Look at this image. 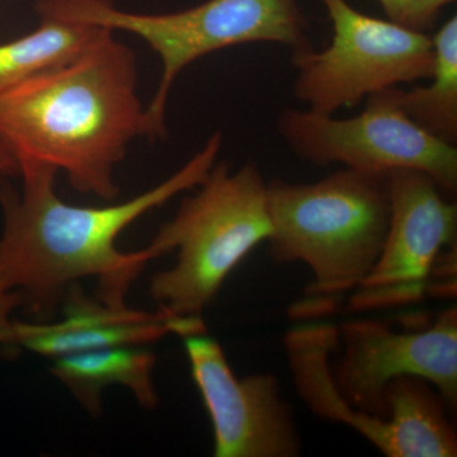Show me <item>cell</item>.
Segmentation results:
<instances>
[{"instance_id":"6da1fadb","label":"cell","mask_w":457,"mask_h":457,"mask_svg":"<svg viewBox=\"0 0 457 457\" xmlns=\"http://www.w3.org/2000/svg\"><path fill=\"white\" fill-rule=\"evenodd\" d=\"M222 134L216 131L191 159L155 187L110 206H78L56 192L59 171L21 164L22 189L0 183V290L22 297L32 314L51 317L71 285L98 279L97 297L126 305V294L149 258L145 249L120 251L119 237L141 216L196 188L218 162Z\"/></svg>"},{"instance_id":"7a4b0ae2","label":"cell","mask_w":457,"mask_h":457,"mask_svg":"<svg viewBox=\"0 0 457 457\" xmlns=\"http://www.w3.org/2000/svg\"><path fill=\"white\" fill-rule=\"evenodd\" d=\"M0 135L18 161L64 171L80 194L119 196L114 174L137 139L162 140L139 93L137 55L104 29L64 64L0 95Z\"/></svg>"},{"instance_id":"3957f363","label":"cell","mask_w":457,"mask_h":457,"mask_svg":"<svg viewBox=\"0 0 457 457\" xmlns=\"http://www.w3.org/2000/svg\"><path fill=\"white\" fill-rule=\"evenodd\" d=\"M267 201L270 257L305 263L311 296L352 293L374 269L392 213L389 173L343 167L315 183L275 179Z\"/></svg>"},{"instance_id":"277c9868","label":"cell","mask_w":457,"mask_h":457,"mask_svg":"<svg viewBox=\"0 0 457 457\" xmlns=\"http://www.w3.org/2000/svg\"><path fill=\"white\" fill-rule=\"evenodd\" d=\"M267 186L253 162L237 170L228 162L213 164L196 192L144 248L149 261L177 252L174 266L150 282L159 311L201 317L237 264L270 239Z\"/></svg>"},{"instance_id":"5b68a950","label":"cell","mask_w":457,"mask_h":457,"mask_svg":"<svg viewBox=\"0 0 457 457\" xmlns=\"http://www.w3.org/2000/svg\"><path fill=\"white\" fill-rule=\"evenodd\" d=\"M40 17L104 27L137 36L162 62V77L146 104L164 140L170 90L182 71L201 57L249 44H275L291 54L314 49L300 0H206L171 13H134L110 0H37Z\"/></svg>"},{"instance_id":"8992f818","label":"cell","mask_w":457,"mask_h":457,"mask_svg":"<svg viewBox=\"0 0 457 457\" xmlns=\"http://www.w3.org/2000/svg\"><path fill=\"white\" fill-rule=\"evenodd\" d=\"M320 2L333 26L329 46L291 54L294 96L308 110L335 114L376 93L431 77V35L361 13L347 0Z\"/></svg>"},{"instance_id":"52a82bcc","label":"cell","mask_w":457,"mask_h":457,"mask_svg":"<svg viewBox=\"0 0 457 457\" xmlns=\"http://www.w3.org/2000/svg\"><path fill=\"white\" fill-rule=\"evenodd\" d=\"M392 89V88H390ZM390 89L366 99L350 119L286 108L276 121L279 137L297 158L318 167L390 173L422 171L447 194L457 188V147L423 130L394 101Z\"/></svg>"},{"instance_id":"ba28073f","label":"cell","mask_w":457,"mask_h":457,"mask_svg":"<svg viewBox=\"0 0 457 457\" xmlns=\"http://www.w3.org/2000/svg\"><path fill=\"white\" fill-rule=\"evenodd\" d=\"M343 356L336 374L337 389L360 413L386 420L385 392L404 376L435 385L445 404L457 402V312L438 315L423 330L395 332L372 319L347 321L338 328Z\"/></svg>"},{"instance_id":"9c48e42d","label":"cell","mask_w":457,"mask_h":457,"mask_svg":"<svg viewBox=\"0 0 457 457\" xmlns=\"http://www.w3.org/2000/svg\"><path fill=\"white\" fill-rule=\"evenodd\" d=\"M392 213L380 257L352 291L350 309L376 311L420 302L446 249L456 246L457 206L422 173H389Z\"/></svg>"},{"instance_id":"30bf717a","label":"cell","mask_w":457,"mask_h":457,"mask_svg":"<svg viewBox=\"0 0 457 457\" xmlns=\"http://www.w3.org/2000/svg\"><path fill=\"white\" fill-rule=\"evenodd\" d=\"M182 339L192 378L212 420L213 456H300L293 408L282 398L275 376L237 378L220 343L206 333Z\"/></svg>"},{"instance_id":"8fae6325","label":"cell","mask_w":457,"mask_h":457,"mask_svg":"<svg viewBox=\"0 0 457 457\" xmlns=\"http://www.w3.org/2000/svg\"><path fill=\"white\" fill-rule=\"evenodd\" d=\"M59 321H17V347L40 356L56 357L112 347L144 345L168 335L185 337L206 333L203 317H173L111 305L71 285L62 303Z\"/></svg>"},{"instance_id":"7c38bea8","label":"cell","mask_w":457,"mask_h":457,"mask_svg":"<svg viewBox=\"0 0 457 457\" xmlns=\"http://www.w3.org/2000/svg\"><path fill=\"white\" fill-rule=\"evenodd\" d=\"M284 343L297 393L306 405L324 420L356 429L384 455L395 457L389 420L360 413L337 389L329 356L339 343L338 328L305 324L288 330Z\"/></svg>"},{"instance_id":"4fadbf2b","label":"cell","mask_w":457,"mask_h":457,"mask_svg":"<svg viewBox=\"0 0 457 457\" xmlns=\"http://www.w3.org/2000/svg\"><path fill=\"white\" fill-rule=\"evenodd\" d=\"M156 356L143 345L104 348L53 359L51 374L68 387L90 416L102 411V392L120 385L134 394L144 408L158 405L153 383Z\"/></svg>"},{"instance_id":"5bb4252c","label":"cell","mask_w":457,"mask_h":457,"mask_svg":"<svg viewBox=\"0 0 457 457\" xmlns=\"http://www.w3.org/2000/svg\"><path fill=\"white\" fill-rule=\"evenodd\" d=\"M387 418L395 457H455L457 436L440 394L422 378L404 376L387 385Z\"/></svg>"},{"instance_id":"9a60e30c","label":"cell","mask_w":457,"mask_h":457,"mask_svg":"<svg viewBox=\"0 0 457 457\" xmlns=\"http://www.w3.org/2000/svg\"><path fill=\"white\" fill-rule=\"evenodd\" d=\"M435 62L426 86L390 89L411 121L446 143H457V16L432 36Z\"/></svg>"},{"instance_id":"2e32d148","label":"cell","mask_w":457,"mask_h":457,"mask_svg":"<svg viewBox=\"0 0 457 457\" xmlns=\"http://www.w3.org/2000/svg\"><path fill=\"white\" fill-rule=\"evenodd\" d=\"M104 31V27L41 17L35 31L0 44V95L79 55Z\"/></svg>"},{"instance_id":"e0dca14e","label":"cell","mask_w":457,"mask_h":457,"mask_svg":"<svg viewBox=\"0 0 457 457\" xmlns=\"http://www.w3.org/2000/svg\"><path fill=\"white\" fill-rule=\"evenodd\" d=\"M393 22L428 33L442 9L456 0H378Z\"/></svg>"},{"instance_id":"ac0fdd59","label":"cell","mask_w":457,"mask_h":457,"mask_svg":"<svg viewBox=\"0 0 457 457\" xmlns=\"http://www.w3.org/2000/svg\"><path fill=\"white\" fill-rule=\"evenodd\" d=\"M20 306H22L20 294L0 290V345L17 347V320L12 314Z\"/></svg>"},{"instance_id":"d6986e66","label":"cell","mask_w":457,"mask_h":457,"mask_svg":"<svg viewBox=\"0 0 457 457\" xmlns=\"http://www.w3.org/2000/svg\"><path fill=\"white\" fill-rule=\"evenodd\" d=\"M21 163L7 141L0 135V183L20 179Z\"/></svg>"}]
</instances>
